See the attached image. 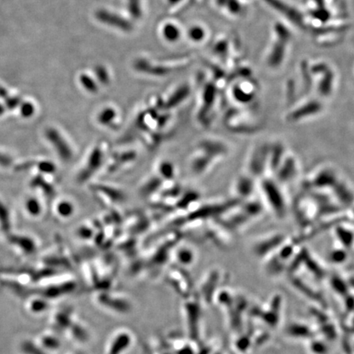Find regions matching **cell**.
<instances>
[{
	"instance_id": "obj_6",
	"label": "cell",
	"mask_w": 354,
	"mask_h": 354,
	"mask_svg": "<svg viewBox=\"0 0 354 354\" xmlns=\"http://www.w3.org/2000/svg\"><path fill=\"white\" fill-rule=\"evenodd\" d=\"M137 159V154L134 150H126L116 152H110L103 172L113 174L122 172V169H127L132 167Z\"/></svg>"
},
{
	"instance_id": "obj_3",
	"label": "cell",
	"mask_w": 354,
	"mask_h": 354,
	"mask_svg": "<svg viewBox=\"0 0 354 354\" xmlns=\"http://www.w3.org/2000/svg\"><path fill=\"white\" fill-rule=\"evenodd\" d=\"M93 301L99 309L116 316H126L132 312L134 305L127 294L110 289L95 291Z\"/></svg>"
},
{
	"instance_id": "obj_17",
	"label": "cell",
	"mask_w": 354,
	"mask_h": 354,
	"mask_svg": "<svg viewBox=\"0 0 354 354\" xmlns=\"http://www.w3.org/2000/svg\"><path fill=\"white\" fill-rule=\"evenodd\" d=\"M88 354L86 352L83 351V350H76V351L71 352V354Z\"/></svg>"
},
{
	"instance_id": "obj_11",
	"label": "cell",
	"mask_w": 354,
	"mask_h": 354,
	"mask_svg": "<svg viewBox=\"0 0 354 354\" xmlns=\"http://www.w3.org/2000/svg\"><path fill=\"white\" fill-rule=\"evenodd\" d=\"M197 258L195 251L188 244L177 243L172 249L171 259L174 260L178 266L189 267L195 263Z\"/></svg>"
},
{
	"instance_id": "obj_9",
	"label": "cell",
	"mask_w": 354,
	"mask_h": 354,
	"mask_svg": "<svg viewBox=\"0 0 354 354\" xmlns=\"http://www.w3.org/2000/svg\"><path fill=\"white\" fill-rule=\"evenodd\" d=\"M66 332L68 333L69 338L81 346L86 345L91 341L92 331L90 327L86 321L76 316Z\"/></svg>"
},
{
	"instance_id": "obj_8",
	"label": "cell",
	"mask_w": 354,
	"mask_h": 354,
	"mask_svg": "<svg viewBox=\"0 0 354 354\" xmlns=\"http://www.w3.org/2000/svg\"><path fill=\"white\" fill-rule=\"evenodd\" d=\"M97 127L105 131H116L122 127V116L113 107H104L97 111L94 117Z\"/></svg>"
},
{
	"instance_id": "obj_5",
	"label": "cell",
	"mask_w": 354,
	"mask_h": 354,
	"mask_svg": "<svg viewBox=\"0 0 354 354\" xmlns=\"http://www.w3.org/2000/svg\"><path fill=\"white\" fill-rule=\"evenodd\" d=\"M134 334L131 330L119 328L112 332L105 345V354H127L134 345Z\"/></svg>"
},
{
	"instance_id": "obj_12",
	"label": "cell",
	"mask_w": 354,
	"mask_h": 354,
	"mask_svg": "<svg viewBox=\"0 0 354 354\" xmlns=\"http://www.w3.org/2000/svg\"><path fill=\"white\" fill-rule=\"evenodd\" d=\"M167 344H169L174 354H196L198 348H195L196 342L190 338L177 336L167 339Z\"/></svg>"
},
{
	"instance_id": "obj_15",
	"label": "cell",
	"mask_w": 354,
	"mask_h": 354,
	"mask_svg": "<svg viewBox=\"0 0 354 354\" xmlns=\"http://www.w3.org/2000/svg\"><path fill=\"white\" fill-rule=\"evenodd\" d=\"M39 345L45 351L57 352L61 349L62 342L57 334L47 333L41 337V339L39 340Z\"/></svg>"
},
{
	"instance_id": "obj_10",
	"label": "cell",
	"mask_w": 354,
	"mask_h": 354,
	"mask_svg": "<svg viewBox=\"0 0 354 354\" xmlns=\"http://www.w3.org/2000/svg\"><path fill=\"white\" fill-rule=\"evenodd\" d=\"M94 194L98 196V199L107 204H119V202H124L127 199L126 193L123 192L119 188L114 187L113 185H105L98 186L94 190ZM104 203V204H105Z\"/></svg>"
},
{
	"instance_id": "obj_13",
	"label": "cell",
	"mask_w": 354,
	"mask_h": 354,
	"mask_svg": "<svg viewBox=\"0 0 354 354\" xmlns=\"http://www.w3.org/2000/svg\"><path fill=\"white\" fill-rule=\"evenodd\" d=\"M75 317L76 315L73 309L71 308L63 309L58 311L53 317V327L58 331L66 332Z\"/></svg>"
},
{
	"instance_id": "obj_4",
	"label": "cell",
	"mask_w": 354,
	"mask_h": 354,
	"mask_svg": "<svg viewBox=\"0 0 354 354\" xmlns=\"http://www.w3.org/2000/svg\"><path fill=\"white\" fill-rule=\"evenodd\" d=\"M183 321L188 338L195 342L200 339V324H201V300L196 293L184 299L181 305Z\"/></svg>"
},
{
	"instance_id": "obj_2",
	"label": "cell",
	"mask_w": 354,
	"mask_h": 354,
	"mask_svg": "<svg viewBox=\"0 0 354 354\" xmlns=\"http://www.w3.org/2000/svg\"><path fill=\"white\" fill-rule=\"evenodd\" d=\"M106 141L99 140L88 148L77 171V180L80 183H89L104 170L110 154Z\"/></svg>"
},
{
	"instance_id": "obj_16",
	"label": "cell",
	"mask_w": 354,
	"mask_h": 354,
	"mask_svg": "<svg viewBox=\"0 0 354 354\" xmlns=\"http://www.w3.org/2000/svg\"><path fill=\"white\" fill-rule=\"evenodd\" d=\"M75 211V205L71 201H64L61 202L60 208L58 207V212L62 216H64L63 218H70L71 215H73Z\"/></svg>"
},
{
	"instance_id": "obj_1",
	"label": "cell",
	"mask_w": 354,
	"mask_h": 354,
	"mask_svg": "<svg viewBox=\"0 0 354 354\" xmlns=\"http://www.w3.org/2000/svg\"><path fill=\"white\" fill-rule=\"evenodd\" d=\"M217 139H202L195 146L189 157V167L198 177L208 174L218 161L225 156V145Z\"/></svg>"
},
{
	"instance_id": "obj_7",
	"label": "cell",
	"mask_w": 354,
	"mask_h": 354,
	"mask_svg": "<svg viewBox=\"0 0 354 354\" xmlns=\"http://www.w3.org/2000/svg\"><path fill=\"white\" fill-rule=\"evenodd\" d=\"M166 279L167 283L183 299H186L194 293H192L191 280L186 274V271L184 269L181 270L180 266L173 267L168 271Z\"/></svg>"
},
{
	"instance_id": "obj_14",
	"label": "cell",
	"mask_w": 354,
	"mask_h": 354,
	"mask_svg": "<svg viewBox=\"0 0 354 354\" xmlns=\"http://www.w3.org/2000/svg\"><path fill=\"white\" fill-rule=\"evenodd\" d=\"M154 172L162 180H166L167 181L174 180L175 177L177 176V171L174 164L168 160H161L157 162L155 165Z\"/></svg>"
}]
</instances>
